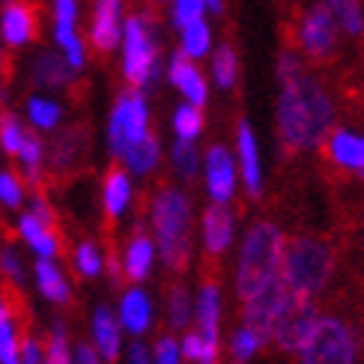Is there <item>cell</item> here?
<instances>
[{
  "label": "cell",
  "mask_w": 364,
  "mask_h": 364,
  "mask_svg": "<svg viewBox=\"0 0 364 364\" xmlns=\"http://www.w3.org/2000/svg\"><path fill=\"white\" fill-rule=\"evenodd\" d=\"M278 156L284 164H299L314 146L323 141V134L335 126L338 105L328 81L305 66V60L293 51L278 54Z\"/></svg>",
  "instance_id": "6da1fadb"
},
{
  "label": "cell",
  "mask_w": 364,
  "mask_h": 364,
  "mask_svg": "<svg viewBox=\"0 0 364 364\" xmlns=\"http://www.w3.org/2000/svg\"><path fill=\"white\" fill-rule=\"evenodd\" d=\"M341 266H346V245L335 230H301L284 236L281 248V278L296 296L323 301L338 284Z\"/></svg>",
  "instance_id": "7a4b0ae2"
},
{
  "label": "cell",
  "mask_w": 364,
  "mask_h": 364,
  "mask_svg": "<svg viewBox=\"0 0 364 364\" xmlns=\"http://www.w3.org/2000/svg\"><path fill=\"white\" fill-rule=\"evenodd\" d=\"M278 36L284 51L299 54L305 66L323 78L343 63V33L323 0L308 6L301 0H281Z\"/></svg>",
  "instance_id": "3957f363"
},
{
  "label": "cell",
  "mask_w": 364,
  "mask_h": 364,
  "mask_svg": "<svg viewBox=\"0 0 364 364\" xmlns=\"http://www.w3.org/2000/svg\"><path fill=\"white\" fill-rule=\"evenodd\" d=\"M146 218L153 227L156 251L168 272L182 275L191 266V200L188 194L171 186V182H159L146 203Z\"/></svg>",
  "instance_id": "277c9868"
},
{
  "label": "cell",
  "mask_w": 364,
  "mask_h": 364,
  "mask_svg": "<svg viewBox=\"0 0 364 364\" xmlns=\"http://www.w3.org/2000/svg\"><path fill=\"white\" fill-rule=\"evenodd\" d=\"M281 248H284V230L269 215H260L248 224L236 269L239 305L281 275Z\"/></svg>",
  "instance_id": "5b68a950"
},
{
  "label": "cell",
  "mask_w": 364,
  "mask_h": 364,
  "mask_svg": "<svg viewBox=\"0 0 364 364\" xmlns=\"http://www.w3.org/2000/svg\"><path fill=\"white\" fill-rule=\"evenodd\" d=\"M159 12H132L123 21V36H119V72L132 90H146L161 75L159 63V42H156Z\"/></svg>",
  "instance_id": "8992f818"
},
{
  "label": "cell",
  "mask_w": 364,
  "mask_h": 364,
  "mask_svg": "<svg viewBox=\"0 0 364 364\" xmlns=\"http://www.w3.org/2000/svg\"><path fill=\"white\" fill-rule=\"evenodd\" d=\"M316 176L326 188L364 179V134L350 126H331L323 141L314 146Z\"/></svg>",
  "instance_id": "52a82bcc"
},
{
  "label": "cell",
  "mask_w": 364,
  "mask_h": 364,
  "mask_svg": "<svg viewBox=\"0 0 364 364\" xmlns=\"http://www.w3.org/2000/svg\"><path fill=\"white\" fill-rule=\"evenodd\" d=\"M149 102L144 96V90H132L123 87L117 93L111 114H108V129H105V138H108V153L114 161H119L126 156V149L134 146L138 141H144L149 132Z\"/></svg>",
  "instance_id": "ba28073f"
},
{
  "label": "cell",
  "mask_w": 364,
  "mask_h": 364,
  "mask_svg": "<svg viewBox=\"0 0 364 364\" xmlns=\"http://www.w3.org/2000/svg\"><path fill=\"white\" fill-rule=\"evenodd\" d=\"M51 42L60 57L69 63V69L78 75L90 63V48L81 33V0H51Z\"/></svg>",
  "instance_id": "9c48e42d"
},
{
  "label": "cell",
  "mask_w": 364,
  "mask_h": 364,
  "mask_svg": "<svg viewBox=\"0 0 364 364\" xmlns=\"http://www.w3.org/2000/svg\"><path fill=\"white\" fill-rule=\"evenodd\" d=\"M316 311H320V301L296 296V293L287 290L281 308H278V316H275V326H272L269 346H275L281 355H296V350L308 335L311 323L316 320Z\"/></svg>",
  "instance_id": "30bf717a"
},
{
  "label": "cell",
  "mask_w": 364,
  "mask_h": 364,
  "mask_svg": "<svg viewBox=\"0 0 364 364\" xmlns=\"http://www.w3.org/2000/svg\"><path fill=\"white\" fill-rule=\"evenodd\" d=\"M126 21V0H93L87 24V48L99 57H111L119 48V36H123Z\"/></svg>",
  "instance_id": "8fae6325"
},
{
  "label": "cell",
  "mask_w": 364,
  "mask_h": 364,
  "mask_svg": "<svg viewBox=\"0 0 364 364\" xmlns=\"http://www.w3.org/2000/svg\"><path fill=\"white\" fill-rule=\"evenodd\" d=\"M233 242V212L224 203H209L203 209V269L200 275L221 278V260Z\"/></svg>",
  "instance_id": "7c38bea8"
},
{
  "label": "cell",
  "mask_w": 364,
  "mask_h": 364,
  "mask_svg": "<svg viewBox=\"0 0 364 364\" xmlns=\"http://www.w3.org/2000/svg\"><path fill=\"white\" fill-rule=\"evenodd\" d=\"M39 39V12L30 0L0 4V45L4 51H24Z\"/></svg>",
  "instance_id": "4fadbf2b"
},
{
  "label": "cell",
  "mask_w": 364,
  "mask_h": 364,
  "mask_svg": "<svg viewBox=\"0 0 364 364\" xmlns=\"http://www.w3.org/2000/svg\"><path fill=\"white\" fill-rule=\"evenodd\" d=\"M15 239L33 254V260H60L66 254L60 227L45 224L27 209H18V215H15Z\"/></svg>",
  "instance_id": "5bb4252c"
},
{
  "label": "cell",
  "mask_w": 364,
  "mask_h": 364,
  "mask_svg": "<svg viewBox=\"0 0 364 364\" xmlns=\"http://www.w3.org/2000/svg\"><path fill=\"white\" fill-rule=\"evenodd\" d=\"M134 182L132 173L123 168L119 161H114L102 176V188H99V200H102V218L108 227H117L123 221V215L134 206Z\"/></svg>",
  "instance_id": "9a60e30c"
},
{
  "label": "cell",
  "mask_w": 364,
  "mask_h": 364,
  "mask_svg": "<svg viewBox=\"0 0 364 364\" xmlns=\"http://www.w3.org/2000/svg\"><path fill=\"white\" fill-rule=\"evenodd\" d=\"M45 149H48V171L57 176H66L78 171V164L90 153V132L87 126H69V129L60 126L51 144H45Z\"/></svg>",
  "instance_id": "2e32d148"
},
{
  "label": "cell",
  "mask_w": 364,
  "mask_h": 364,
  "mask_svg": "<svg viewBox=\"0 0 364 364\" xmlns=\"http://www.w3.org/2000/svg\"><path fill=\"white\" fill-rule=\"evenodd\" d=\"M114 311H117L123 335H132V338H144L156 323L153 299H149V293L144 290V284H126L123 290H119Z\"/></svg>",
  "instance_id": "e0dca14e"
},
{
  "label": "cell",
  "mask_w": 364,
  "mask_h": 364,
  "mask_svg": "<svg viewBox=\"0 0 364 364\" xmlns=\"http://www.w3.org/2000/svg\"><path fill=\"white\" fill-rule=\"evenodd\" d=\"M156 239L153 233L144 230V224H138L126 239L123 251H119V263H123V278L126 284H144L156 269Z\"/></svg>",
  "instance_id": "ac0fdd59"
},
{
  "label": "cell",
  "mask_w": 364,
  "mask_h": 364,
  "mask_svg": "<svg viewBox=\"0 0 364 364\" xmlns=\"http://www.w3.org/2000/svg\"><path fill=\"white\" fill-rule=\"evenodd\" d=\"M30 281H33L39 299H45L54 308H66L75 299V284L66 275L60 260H33L30 263Z\"/></svg>",
  "instance_id": "d6986e66"
},
{
  "label": "cell",
  "mask_w": 364,
  "mask_h": 364,
  "mask_svg": "<svg viewBox=\"0 0 364 364\" xmlns=\"http://www.w3.org/2000/svg\"><path fill=\"white\" fill-rule=\"evenodd\" d=\"M90 343L105 358V364H117L123 358V328L111 305H99L90 316Z\"/></svg>",
  "instance_id": "ffe728a7"
},
{
  "label": "cell",
  "mask_w": 364,
  "mask_h": 364,
  "mask_svg": "<svg viewBox=\"0 0 364 364\" xmlns=\"http://www.w3.org/2000/svg\"><path fill=\"white\" fill-rule=\"evenodd\" d=\"M63 117H66V108L54 93H45V90H36L24 99V108H21V119L27 123L30 132L36 134H54L60 126H63Z\"/></svg>",
  "instance_id": "44dd1931"
},
{
  "label": "cell",
  "mask_w": 364,
  "mask_h": 364,
  "mask_svg": "<svg viewBox=\"0 0 364 364\" xmlns=\"http://www.w3.org/2000/svg\"><path fill=\"white\" fill-rule=\"evenodd\" d=\"M236 146H239V164L242 179H245V194L251 200L263 197V171H260V153H257V138L245 117L236 119Z\"/></svg>",
  "instance_id": "7402d4cb"
},
{
  "label": "cell",
  "mask_w": 364,
  "mask_h": 364,
  "mask_svg": "<svg viewBox=\"0 0 364 364\" xmlns=\"http://www.w3.org/2000/svg\"><path fill=\"white\" fill-rule=\"evenodd\" d=\"M30 81H33L45 93H60V90H69L75 84V72L69 69V63L60 57L57 48H45L33 57L30 63Z\"/></svg>",
  "instance_id": "603a6c76"
},
{
  "label": "cell",
  "mask_w": 364,
  "mask_h": 364,
  "mask_svg": "<svg viewBox=\"0 0 364 364\" xmlns=\"http://www.w3.org/2000/svg\"><path fill=\"white\" fill-rule=\"evenodd\" d=\"M168 78L171 84L179 90L182 96H186L191 105H206L209 99V90H206V78H203V72L197 69V63L186 54V51H173L171 57V63H168Z\"/></svg>",
  "instance_id": "cb8c5ba5"
},
{
  "label": "cell",
  "mask_w": 364,
  "mask_h": 364,
  "mask_svg": "<svg viewBox=\"0 0 364 364\" xmlns=\"http://www.w3.org/2000/svg\"><path fill=\"white\" fill-rule=\"evenodd\" d=\"M233 186H236V176H233L230 153H227V146L212 144L209 153H206V188H209L212 203H227L230 200Z\"/></svg>",
  "instance_id": "d4e9b609"
},
{
  "label": "cell",
  "mask_w": 364,
  "mask_h": 364,
  "mask_svg": "<svg viewBox=\"0 0 364 364\" xmlns=\"http://www.w3.org/2000/svg\"><path fill=\"white\" fill-rule=\"evenodd\" d=\"M15 171L21 173V179L30 188H39L45 173H48V149H45V138L36 132H27L24 144L18 146V153L12 156Z\"/></svg>",
  "instance_id": "484cf974"
},
{
  "label": "cell",
  "mask_w": 364,
  "mask_h": 364,
  "mask_svg": "<svg viewBox=\"0 0 364 364\" xmlns=\"http://www.w3.org/2000/svg\"><path fill=\"white\" fill-rule=\"evenodd\" d=\"M21 335H24V328L18 323L15 305L9 301V296L0 293V364H21L18 361Z\"/></svg>",
  "instance_id": "4316f807"
},
{
  "label": "cell",
  "mask_w": 364,
  "mask_h": 364,
  "mask_svg": "<svg viewBox=\"0 0 364 364\" xmlns=\"http://www.w3.org/2000/svg\"><path fill=\"white\" fill-rule=\"evenodd\" d=\"M69 269L75 278L96 281L105 275V251L96 239H78L69 248Z\"/></svg>",
  "instance_id": "83f0119b"
},
{
  "label": "cell",
  "mask_w": 364,
  "mask_h": 364,
  "mask_svg": "<svg viewBox=\"0 0 364 364\" xmlns=\"http://www.w3.org/2000/svg\"><path fill=\"white\" fill-rule=\"evenodd\" d=\"M119 164L134 173V176H149V173H156L159 171V164H161V144H159V134L156 132H149L144 141H138L134 146L126 149V156L119 159Z\"/></svg>",
  "instance_id": "f1b7e54d"
},
{
  "label": "cell",
  "mask_w": 364,
  "mask_h": 364,
  "mask_svg": "<svg viewBox=\"0 0 364 364\" xmlns=\"http://www.w3.org/2000/svg\"><path fill=\"white\" fill-rule=\"evenodd\" d=\"M335 15L341 33L353 42H364V0H323Z\"/></svg>",
  "instance_id": "f546056e"
},
{
  "label": "cell",
  "mask_w": 364,
  "mask_h": 364,
  "mask_svg": "<svg viewBox=\"0 0 364 364\" xmlns=\"http://www.w3.org/2000/svg\"><path fill=\"white\" fill-rule=\"evenodd\" d=\"M0 275L15 290H21L30 281V263L24 260V254L15 242H0Z\"/></svg>",
  "instance_id": "4dcf8cb0"
},
{
  "label": "cell",
  "mask_w": 364,
  "mask_h": 364,
  "mask_svg": "<svg viewBox=\"0 0 364 364\" xmlns=\"http://www.w3.org/2000/svg\"><path fill=\"white\" fill-rule=\"evenodd\" d=\"M164 314H168L171 331H182L188 326L191 301H188L186 284H168V290H164Z\"/></svg>",
  "instance_id": "1f68e13d"
},
{
  "label": "cell",
  "mask_w": 364,
  "mask_h": 364,
  "mask_svg": "<svg viewBox=\"0 0 364 364\" xmlns=\"http://www.w3.org/2000/svg\"><path fill=\"white\" fill-rule=\"evenodd\" d=\"M30 186L21 179V173L15 168H0V206L6 212H18L27 203Z\"/></svg>",
  "instance_id": "d6a6232c"
},
{
  "label": "cell",
  "mask_w": 364,
  "mask_h": 364,
  "mask_svg": "<svg viewBox=\"0 0 364 364\" xmlns=\"http://www.w3.org/2000/svg\"><path fill=\"white\" fill-rule=\"evenodd\" d=\"M27 123L21 119V114L15 111H0V153H4L6 159H12L15 153H18V146L24 144L27 138Z\"/></svg>",
  "instance_id": "836d02e7"
},
{
  "label": "cell",
  "mask_w": 364,
  "mask_h": 364,
  "mask_svg": "<svg viewBox=\"0 0 364 364\" xmlns=\"http://www.w3.org/2000/svg\"><path fill=\"white\" fill-rule=\"evenodd\" d=\"M206 126V117H203V108L200 105H179L173 111V134L179 141H197L200 132Z\"/></svg>",
  "instance_id": "e575fe53"
},
{
  "label": "cell",
  "mask_w": 364,
  "mask_h": 364,
  "mask_svg": "<svg viewBox=\"0 0 364 364\" xmlns=\"http://www.w3.org/2000/svg\"><path fill=\"white\" fill-rule=\"evenodd\" d=\"M212 69H215V81H218L221 90L236 87V78H239V54H236V48H233L230 39L218 45L215 63H212Z\"/></svg>",
  "instance_id": "d590c367"
},
{
  "label": "cell",
  "mask_w": 364,
  "mask_h": 364,
  "mask_svg": "<svg viewBox=\"0 0 364 364\" xmlns=\"http://www.w3.org/2000/svg\"><path fill=\"white\" fill-rule=\"evenodd\" d=\"M171 164H173V171H176L182 179L194 182L197 171H200V153H197L194 141H179V138H176V144H173V149H171Z\"/></svg>",
  "instance_id": "8d00e7d4"
},
{
  "label": "cell",
  "mask_w": 364,
  "mask_h": 364,
  "mask_svg": "<svg viewBox=\"0 0 364 364\" xmlns=\"http://www.w3.org/2000/svg\"><path fill=\"white\" fill-rule=\"evenodd\" d=\"M209 42H212V33H209V24L203 18L182 27V51H186L191 60H203L209 51Z\"/></svg>",
  "instance_id": "74e56055"
},
{
  "label": "cell",
  "mask_w": 364,
  "mask_h": 364,
  "mask_svg": "<svg viewBox=\"0 0 364 364\" xmlns=\"http://www.w3.org/2000/svg\"><path fill=\"white\" fill-rule=\"evenodd\" d=\"M203 9H206L203 0H173V15H171V18L182 30V27L194 24V21H200L203 18Z\"/></svg>",
  "instance_id": "f35d334b"
},
{
  "label": "cell",
  "mask_w": 364,
  "mask_h": 364,
  "mask_svg": "<svg viewBox=\"0 0 364 364\" xmlns=\"http://www.w3.org/2000/svg\"><path fill=\"white\" fill-rule=\"evenodd\" d=\"M153 364H182V355H179V343L173 335H161L153 346V353H149Z\"/></svg>",
  "instance_id": "ab89813d"
},
{
  "label": "cell",
  "mask_w": 364,
  "mask_h": 364,
  "mask_svg": "<svg viewBox=\"0 0 364 364\" xmlns=\"http://www.w3.org/2000/svg\"><path fill=\"white\" fill-rule=\"evenodd\" d=\"M21 364H42L45 361V341L39 335H21Z\"/></svg>",
  "instance_id": "60d3db41"
},
{
  "label": "cell",
  "mask_w": 364,
  "mask_h": 364,
  "mask_svg": "<svg viewBox=\"0 0 364 364\" xmlns=\"http://www.w3.org/2000/svg\"><path fill=\"white\" fill-rule=\"evenodd\" d=\"M179 355H182V364H200V355H203V341H200V331H186V338L179 343Z\"/></svg>",
  "instance_id": "b9f144b4"
},
{
  "label": "cell",
  "mask_w": 364,
  "mask_h": 364,
  "mask_svg": "<svg viewBox=\"0 0 364 364\" xmlns=\"http://www.w3.org/2000/svg\"><path fill=\"white\" fill-rule=\"evenodd\" d=\"M257 350H260V341H257L248 328H242V331H236V335H233V355L239 361H248Z\"/></svg>",
  "instance_id": "7bdbcfd3"
},
{
  "label": "cell",
  "mask_w": 364,
  "mask_h": 364,
  "mask_svg": "<svg viewBox=\"0 0 364 364\" xmlns=\"http://www.w3.org/2000/svg\"><path fill=\"white\" fill-rule=\"evenodd\" d=\"M72 364H105V358L96 353V346L90 341L72 343Z\"/></svg>",
  "instance_id": "ee69618b"
},
{
  "label": "cell",
  "mask_w": 364,
  "mask_h": 364,
  "mask_svg": "<svg viewBox=\"0 0 364 364\" xmlns=\"http://www.w3.org/2000/svg\"><path fill=\"white\" fill-rule=\"evenodd\" d=\"M126 361H129V364H153V358H149V350H146V343H144L141 338H134V341L129 343Z\"/></svg>",
  "instance_id": "f6af8a7d"
},
{
  "label": "cell",
  "mask_w": 364,
  "mask_h": 364,
  "mask_svg": "<svg viewBox=\"0 0 364 364\" xmlns=\"http://www.w3.org/2000/svg\"><path fill=\"white\" fill-rule=\"evenodd\" d=\"M42 364H72V353L69 355H48V353H45Z\"/></svg>",
  "instance_id": "bcb514c9"
},
{
  "label": "cell",
  "mask_w": 364,
  "mask_h": 364,
  "mask_svg": "<svg viewBox=\"0 0 364 364\" xmlns=\"http://www.w3.org/2000/svg\"><path fill=\"white\" fill-rule=\"evenodd\" d=\"M212 12H224V0H203Z\"/></svg>",
  "instance_id": "7dc6e473"
},
{
  "label": "cell",
  "mask_w": 364,
  "mask_h": 364,
  "mask_svg": "<svg viewBox=\"0 0 364 364\" xmlns=\"http://www.w3.org/2000/svg\"><path fill=\"white\" fill-rule=\"evenodd\" d=\"M0 69H4V45H0Z\"/></svg>",
  "instance_id": "c3c4849f"
},
{
  "label": "cell",
  "mask_w": 364,
  "mask_h": 364,
  "mask_svg": "<svg viewBox=\"0 0 364 364\" xmlns=\"http://www.w3.org/2000/svg\"><path fill=\"white\" fill-rule=\"evenodd\" d=\"M0 4H12V0H0Z\"/></svg>",
  "instance_id": "681fc988"
},
{
  "label": "cell",
  "mask_w": 364,
  "mask_h": 364,
  "mask_svg": "<svg viewBox=\"0 0 364 364\" xmlns=\"http://www.w3.org/2000/svg\"><path fill=\"white\" fill-rule=\"evenodd\" d=\"M233 364H242V361H233Z\"/></svg>",
  "instance_id": "f907efd6"
},
{
  "label": "cell",
  "mask_w": 364,
  "mask_h": 364,
  "mask_svg": "<svg viewBox=\"0 0 364 364\" xmlns=\"http://www.w3.org/2000/svg\"><path fill=\"white\" fill-rule=\"evenodd\" d=\"M159 4H164V0H159Z\"/></svg>",
  "instance_id": "816d5d0a"
},
{
  "label": "cell",
  "mask_w": 364,
  "mask_h": 364,
  "mask_svg": "<svg viewBox=\"0 0 364 364\" xmlns=\"http://www.w3.org/2000/svg\"><path fill=\"white\" fill-rule=\"evenodd\" d=\"M0 156H4V153H0Z\"/></svg>",
  "instance_id": "f5cc1de1"
}]
</instances>
